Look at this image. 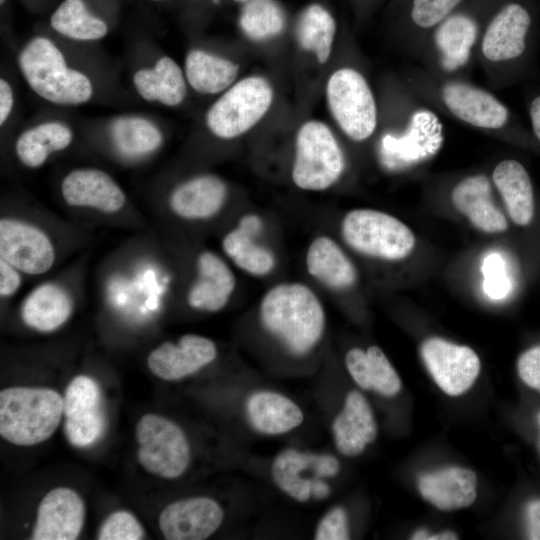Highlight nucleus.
I'll use <instances>...</instances> for the list:
<instances>
[{"mask_svg":"<svg viewBox=\"0 0 540 540\" xmlns=\"http://www.w3.org/2000/svg\"><path fill=\"white\" fill-rule=\"evenodd\" d=\"M265 329L294 354L309 352L321 339L325 314L315 293L302 283L272 287L260 304Z\"/></svg>","mask_w":540,"mask_h":540,"instance_id":"f257e3e1","label":"nucleus"},{"mask_svg":"<svg viewBox=\"0 0 540 540\" xmlns=\"http://www.w3.org/2000/svg\"><path fill=\"white\" fill-rule=\"evenodd\" d=\"M63 415V397L45 387L14 386L0 391V434L18 446L50 438Z\"/></svg>","mask_w":540,"mask_h":540,"instance_id":"f03ea898","label":"nucleus"},{"mask_svg":"<svg viewBox=\"0 0 540 540\" xmlns=\"http://www.w3.org/2000/svg\"><path fill=\"white\" fill-rule=\"evenodd\" d=\"M18 64L31 89L59 105H78L92 95L90 80L68 68L62 52L47 38L31 40L20 52Z\"/></svg>","mask_w":540,"mask_h":540,"instance_id":"7ed1b4c3","label":"nucleus"},{"mask_svg":"<svg viewBox=\"0 0 540 540\" xmlns=\"http://www.w3.org/2000/svg\"><path fill=\"white\" fill-rule=\"evenodd\" d=\"M342 150L330 128L316 120L298 130L292 179L297 187L322 191L332 186L344 170Z\"/></svg>","mask_w":540,"mask_h":540,"instance_id":"20e7f679","label":"nucleus"},{"mask_svg":"<svg viewBox=\"0 0 540 540\" xmlns=\"http://www.w3.org/2000/svg\"><path fill=\"white\" fill-rule=\"evenodd\" d=\"M342 236L355 251L385 260H400L414 248L412 231L397 218L372 209H355L342 221Z\"/></svg>","mask_w":540,"mask_h":540,"instance_id":"39448f33","label":"nucleus"},{"mask_svg":"<svg viewBox=\"0 0 540 540\" xmlns=\"http://www.w3.org/2000/svg\"><path fill=\"white\" fill-rule=\"evenodd\" d=\"M272 101L273 89L265 78H243L210 107L206 114V124L219 138H236L249 131L264 117Z\"/></svg>","mask_w":540,"mask_h":540,"instance_id":"423d86ee","label":"nucleus"},{"mask_svg":"<svg viewBox=\"0 0 540 540\" xmlns=\"http://www.w3.org/2000/svg\"><path fill=\"white\" fill-rule=\"evenodd\" d=\"M136 439L137 459L149 473L174 479L186 471L190 445L176 423L157 414H145L137 423Z\"/></svg>","mask_w":540,"mask_h":540,"instance_id":"0eeeda50","label":"nucleus"},{"mask_svg":"<svg viewBox=\"0 0 540 540\" xmlns=\"http://www.w3.org/2000/svg\"><path fill=\"white\" fill-rule=\"evenodd\" d=\"M331 114L341 130L355 141L369 138L377 125L372 91L356 70L342 68L329 78L326 87Z\"/></svg>","mask_w":540,"mask_h":540,"instance_id":"6e6552de","label":"nucleus"},{"mask_svg":"<svg viewBox=\"0 0 540 540\" xmlns=\"http://www.w3.org/2000/svg\"><path fill=\"white\" fill-rule=\"evenodd\" d=\"M421 356L436 384L451 396L466 392L480 372L479 357L470 347L438 337L423 342Z\"/></svg>","mask_w":540,"mask_h":540,"instance_id":"1a4fd4ad","label":"nucleus"},{"mask_svg":"<svg viewBox=\"0 0 540 540\" xmlns=\"http://www.w3.org/2000/svg\"><path fill=\"white\" fill-rule=\"evenodd\" d=\"M63 416L64 431L73 446H90L101 436L105 417L100 388L94 379L79 375L69 383L63 397Z\"/></svg>","mask_w":540,"mask_h":540,"instance_id":"9d476101","label":"nucleus"},{"mask_svg":"<svg viewBox=\"0 0 540 540\" xmlns=\"http://www.w3.org/2000/svg\"><path fill=\"white\" fill-rule=\"evenodd\" d=\"M0 257L21 273L41 275L54 264L55 250L40 228L16 219L0 220Z\"/></svg>","mask_w":540,"mask_h":540,"instance_id":"9b49d317","label":"nucleus"},{"mask_svg":"<svg viewBox=\"0 0 540 540\" xmlns=\"http://www.w3.org/2000/svg\"><path fill=\"white\" fill-rule=\"evenodd\" d=\"M221 506L209 497H191L167 505L159 515V527L167 540H203L221 525Z\"/></svg>","mask_w":540,"mask_h":540,"instance_id":"f8f14e48","label":"nucleus"},{"mask_svg":"<svg viewBox=\"0 0 540 540\" xmlns=\"http://www.w3.org/2000/svg\"><path fill=\"white\" fill-rule=\"evenodd\" d=\"M84 518L85 505L79 494L67 487L54 488L39 503L31 539H77Z\"/></svg>","mask_w":540,"mask_h":540,"instance_id":"ddd939ff","label":"nucleus"},{"mask_svg":"<svg viewBox=\"0 0 540 540\" xmlns=\"http://www.w3.org/2000/svg\"><path fill=\"white\" fill-rule=\"evenodd\" d=\"M217 355L215 343L195 334L183 335L177 343L164 342L147 357L149 370L163 380H178L211 363Z\"/></svg>","mask_w":540,"mask_h":540,"instance_id":"4468645a","label":"nucleus"},{"mask_svg":"<svg viewBox=\"0 0 540 540\" xmlns=\"http://www.w3.org/2000/svg\"><path fill=\"white\" fill-rule=\"evenodd\" d=\"M64 201L73 207H88L104 213H115L125 204L126 196L106 172L94 168L76 169L61 183Z\"/></svg>","mask_w":540,"mask_h":540,"instance_id":"2eb2a0df","label":"nucleus"},{"mask_svg":"<svg viewBox=\"0 0 540 540\" xmlns=\"http://www.w3.org/2000/svg\"><path fill=\"white\" fill-rule=\"evenodd\" d=\"M530 26V14L522 5L507 4L485 32L482 40L484 56L496 62L518 59L526 51Z\"/></svg>","mask_w":540,"mask_h":540,"instance_id":"dca6fc26","label":"nucleus"},{"mask_svg":"<svg viewBox=\"0 0 540 540\" xmlns=\"http://www.w3.org/2000/svg\"><path fill=\"white\" fill-rule=\"evenodd\" d=\"M445 105L460 120L487 129L503 127L509 118L507 108L485 90L466 83H449L443 87Z\"/></svg>","mask_w":540,"mask_h":540,"instance_id":"f3484780","label":"nucleus"},{"mask_svg":"<svg viewBox=\"0 0 540 540\" xmlns=\"http://www.w3.org/2000/svg\"><path fill=\"white\" fill-rule=\"evenodd\" d=\"M235 285V276L225 261L214 252L204 251L197 259V278L188 291V304L217 312L228 303Z\"/></svg>","mask_w":540,"mask_h":540,"instance_id":"a211bd4d","label":"nucleus"},{"mask_svg":"<svg viewBox=\"0 0 540 540\" xmlns=\"http://www.w3.org/2000/svg\"><path fill=\"white\" fill-rule=\"evenodd\" d=\"M227 188L214 175H201L178 185L169 197L173 213L187 220H203L216 215L224 205Z\"/></svg>","mask_w":540,"mask_h":540,"instance_id":"6ab92c4d","label":"nucleus"},{"mask_svg":"<svg viewBox=\"0 0 540 540\" xmlns=\"http://www.w3.org/2000/svg\"><path fill=\"white\" fill-rule=\"evenodd\" d=\"M452 202L484 232H503L508 227L505 216L492 201L491 184L485 175L469 176L459 182L452 191Z\"/></svg>","mask_w":540,"mask_h":540,"instance_id":"aec40b11","label":"nucleus"},{"mask_svg":"<svg viewBox=\"0 0 540 540\" xmlns=\"http://www.w3.org/2000/svg\"><path fill=\"white\" fill-rule=\"evenodd\" d=\"M476 474L468 469L449 467L419 479L422 496L443 511L464 508L476 499Z\"/></svg>","mask_w":540,"mask_h":540,"instance_id":"412c9836","label":"nucleus"},{"mask_svg":"<svg viewBox=\"0 0 540 540\" xmlns=\"http://www.w3.org/2000/svg\"><path fill=\"white\" fill-rule=\"evenodd\" d=\"M73 301L66 288L48 282L34 288L24 299L21 317L24 323L40 332H51L70 317Z\"/></svg>","mask_w":540,"mask_h":540,"instance_id":"4be33fe9","label":"nucleus"},{"mask_svg":"<svg viewBox=\"0 0 540 540\" xmlns=\"http://www.w3.org/2000/svg\"><path fill=\"white\" fill-rule=\"evenodd\" d=\"M493 181L514 223L527 226L533 219L535 202L530 176L518 161L507 159L495 167Z\"/></svg>","mask_w":540,"mask_h":540,"instance_id":"5701e85b","label":"nucleus"},{"mask_svg":"<svg viewBox=\"0 0 540 540\" xmlns=\"http://www.w3.org/2000/svg\"><path fill=\"white\" fill-rule=\"evenodd\" d=\"M260 227L258 217L245 216L239 226L228 232L222 240V248L226 255L240 269L255 276L270 273L275 265L273 254L252 238Z\"/></svg>","mask_w":540,"mask_h":540,"instance_id":"b1692460","label":"nucleus"},{"mask_svg":"<svg viewBox=\"0 0 540 540\" xmlns=\"http://www.w3.org/2000/svg\"><path fill=\"white\" fill-rule=\"evenodd\" d=\"M308 273L325 286L334 290L351 287L356 271L338 244L327 236L317 237L306 254Z\"/></svg>","mask_w":540,"mask_h":540,"instance_id":"393cba45","label":"nucleus"},{"mask_svg":"<svg viewBox=\"0 0 540 540\" xmlns=\"http://www.w3.org/2000/svg\"><path fill=\"white\" fill-rule=\"evenodd\" d=\"M247 414L256 430L270 435L286 433L303 421V413L295 402L272 391L252 394L247 401Z\"/></svg>","mask_w":540,"mask_h":540,"instance_id":"a878e982","label":"nucleus"},{"mask_svg":"<svg viewBox=\"0 0 540 540\" xmlns=\"http://www.w3.org/2000/svg\"><path fill=\"white\" fill-rule=\"evenodd\" d=\"M134 85L142 98L159 101L167 106L179 105L186 95L183 73L176 62L162 57L152 69H140L133 77Z\"/></svg>","mask_w":540,"mask_h":540,"instance_id":"bb28decb","label":"nucleus"},{"mask_svg":"<svg viewBox=\"0 0 540 540\" xmlns=\"http://www.w3.org/2000/svg\"><path fill=\"white\" fill-rule=\"evenodd\" d=\"M238 72L237 64L202 50H192L186 56V78L202 94L222 92L234 82Z\"/></svg>","mask_w":540,"mask_h":540,"instance_id":"cd10ccee","label":"nucleus"},{"mask_svg":"<svg viewBox=\"0 0 540 540\" xmlns=\"http://www.w3.org/2000/svg\"><path fill=\"white\" fill-rule=\"evenodd\" d=\"M476 36L477 25L467 15L456 14L444 20L435 33L443 68L452 71L463 66L469 59Z\"/></svg>","mask_w":540,"mask_h":540,"instance_id":"c85d7f7f","label":"nucleus"},{"mask_svg":"<svg viewBox=\"0 0 540 540\" xmlns=\"http://www.w3.org/2000/svg\"><path fill=\"white\" fill-rule=\"evenodd\" d=\"M72 137L71 130L62 123H42L20 135L16 142V153L25 166L37 168L45 163L51 153L67 148Z\"/></svg>","mask_w":540,"mask_h":540,"instance_id":"c756f323","label":"nucleus"},{"mask_svg":"<svg viewBox=\"0 0 540 540\" xmlns=\"http://www.w3.org/2000/svg\"><path fill=\"white\" fill-rule=\"evenodd\" d=\"M336 31L332 15L321 5L312 4L300 15L296 37L300 47L312 52L318 62L326 63L331 54Z\"/></svg>","mask_w":540,"mask_h":540,"instance_id":"7c9ffc66","label":"nucleus"},{"mask_svg":"<svg viewBox=\"0 0 540 540\" xmlns=\"http://www.w3.org/2000/svg\"><path fill=\"white\" fill-rule=\"evenodd\" d=\"M316 454L295 449L280 452L272 465L276 485L298 502H306L311 496V479L302 477L303 471L313 469Z\"/></svg>","mask_w":540,"mask_h":540,"instance_id":"2f4dec72","label":"nucleus"},{"mask_svg":"<svg viewBox=\"0 0 540 540\" xmlns=\"http://www.w3.org/2000/svg\"><path fill=\"white\" fill-rule=\"evenodd\" d=\"M50 23L58 33L76 40H97L108 31L106 23L90 14L82 0L63 1Z\"/></svg>","mask_w":540,"mask_h":540,"instance_id":"473e14b6","label":"nucleus"},{"mask_svg":"<svg viewBox=\"0 0 540 540\" xmlns=\"http://www.w3.org/2000/svg\"><path fill=\"white\" fill-rule=\"evenodd\" d=\"M113 142L126 156L149 154L162 143L160 130L149 120L141 117H122L111 128Z\"/></svg>","mask_w":540,"mask_h":540,"instance_id":"72a5a7b5","label":"nucleus"},{"mask_svg":"<svg viewBox=\"0 0 540 540\" xmlns=\"http://www.w3.org/2000/svg\"><path fill=\"white\" fill-rule=\"evenodd\" d=\"M285 22L283 10L272 0L246 2L239 20L244 34L254 41H264L279 35Z\"/></svg>","mask_w":540,"mask_h":540,"instance_id":"f704fd0d","label":"nucleus"},{"mask_svg":"<svg viewBox=\"0 0 540 540\" xmlns=\"http://www.w3.org/2000/svg\"><path fill=\"white\" fill-rule=\"evenodd\" d=\"M371 387L384 396H394L401 389V380L383 351L370 346L367 351Z\"/></svg>","mask_w":540,"mask_h":540,"instance_id":"c9c22d12","label":"nucleus"},{"mask_svg":"<svg viewBox=\"0 0 540 540\" xmlns=\"http://www.w3.org/2000/svg\"><path fill=\"white\" fill-rule=\"evenodd\" d=\"M481 270L486 295L492 300L504 299L511 291V282L503 257L497 252L489 253L483 259Z\"/></svg>","mask_w":540,"mask_h":540,"instance_id":"e433bc0d","label":"nucleus"},{"mask_svg":"<svg viewBox=\"0 0 540 540\" xmlns=\"http://www.w3.org/2000/svg\"><path fill=\"white\" fill-rule=\"evenodd\" d=\"M144 536V529L137 518L128 511H115L101 524L99 540H139Z\"/></svg>","mask_w":540,"mask_h":540,"instance_id":"4c0bfd02","label":"nucleus"},{"mask_svg":"<svg viewBox=\"0 0 540 540\" xmlns=\"http://www.w3.org/2000/svg\"><path fill=\"white\" fill-rule=\"evenodd\" d=\"M342 412L358 427L367 444L375 440L377 425L371 408L361 393H348Z\"/></svg>","mask_w":540,"mask_h":540,"instance_id":"58836bf2","label":"nucleus"},{"mask_svg":"<svg viewBox=\"0 0 540 540\" xmlns=\"http://www.w3.org/2000/svg\"><path fill=\"white\" fill-rule=\"evenodd\" d=\"M332 429L336 446L342 454L355 456L364 450L367 443L360 430L343 412L334 419Z\"/></svg>","mask_w":540,"mask_h":540,"instance_id":"ea45409f","label":"nucleus"},{"mask_svg":"<svg viewBox=\"0 0 540 540\" xmlns=\"http://www.w3.org/2000/svg\"><path fill=\"white\" fill-rule=\"evenodd\" d=\"M461 0H414L411 16L414 23L428 28L441 22Z\"/></svg>","mask_w":540,"mask_h":540,"instance_id":"a19ab883","label":"nucleus"},{"mask_svg":"<svg viewBox=\"0 0 540 540\" xmlns=\"http://www.w3.org/2000/svg\"><path fill=\"white\" fill-rule=\"evenodd\" d=\"M314 538L317 540L349 539V528L345 510L341 507H335L327 512L318 523Z\"/></svg>","mask_w":540,"mask_h":540,"instance_id":"79ce46f5","label":"nucleus"},{"mask_svg":"<svg viewBox=\"0 0 540 540\" xmlns=\"http://www.w3.org/2000/svg\"><path fill=\"white\" fill-rule=\"evenodd\" d=\"M517 369L525 384L540 391V346L525 351L518 359Z\"/></svg>","mask_w":540,"mask_h":540,"instance_id":"37998d69","label":"nucleus"},{"mask_svg":"<svg viewBox=\"0 0 540 540\" xmlns=\"http://www.w3.org/2000/svg\"><path fill=\"white\" fill-rule=\"evenodd\" d=\"M345 362L356 384L364 390L371 389L367 353L362 349L353 348L346 354Z\"/></svg>","mask_w":540,"mask_h":540,"instance_id":"c03bdc74","label":"nucleus"},{"mask_svg":"<svg viewBox=\"0 0 540 540\" xmlns=\"http://www.w3.org/2000/svg\"><path fill=\"white\" fill-rule=\"evenodd\" d=\"M20 271L8 262L0 259V294L2 297H10L21 286Z\"/></svg>","mask_w":540,"mask_h":540,"instance_id":"a18cd8bd","label":"nucleus"},{"mask_svg":"<svg viewBox=\"0 0 540 540\" xmlns=\"http://www.w3.org/2000/svg\"><path fill=\"white\" fill-rule=\"evenodd\" d=\"M340 469L339 461L327 454L316 455L313 471L316 477H332L335 476Z\"/></svg>","mask_w":540,"mask_h":540,"instance_id":"49530a36","label":"nucleus"},{"mask_svg":"<svg viewBox=\"0 0 540 540\" xmlns=\"http://www.w3.org/2000/svg\"><path fill=\"white\" fill-rule=\"evenodd\" d=\"M528 538L540 540V500L531 501L527 506Z\"/></svg>","mask_w":540,"mask_h":540,"instance_id":"de8ad7c7","label":"nucleus"},{"mask_svg":"<svg viewBox=\"0 0 540 540\" xmlns=\"http://www.w3.org/2000/svg\"><path fill=\"white\" fill-rule=\"evenodd\" d=\"M13 106V93L10 85L4 79L0 80V124L8 118Z\"/></svg>","mask_w":540,"mask_h":540,"instance_id":"09e8293b","label":"nucleus"},{"mask_svg":"<svg viewBox=\"0 0 540 540\" xmlns=\"http://www.w3.org/2000/svg\"><path fill=\"white\" fill-rule=\"evenodd\" d=\"M529 115L533 134L540 142V95L533 98L529 106Z\"/></svg>","mask_w":540,"mask_h":540,"instance_id":"8fccbe9b","label":"nucleus"},{"mask_svg":"<svg viewBox=\"0 0 540 540\" xmlns=\"http://www.w3.org/2000/svg\"><path fill=\"white\" fill-rule=\"evenodd\" d=\"M330 493L328 484L318 478L311 479V495L316 499H324Z\"/></svg>","mask_w":540,"mask_h":540,"instance_id":"3c124183","label":"nucleus"},{"mask_svg":"<svg viewBox=\"0 0 540 540\" xmlns=\"http://www.w3.org/2000/svg\"><path fill=\"white\" fill-rule=\"evenodd\" d=\"M455 539H458V537L455 533L451 531H444V532L429 536V540H455Z\"/></svg>","mask_w":540,"mask_h":540,"instance_id":"603ef678","label":"nucleus"},{"mask_svg":"<svg viewBox=\"0 0 540 540\" xmlns=\"http://www.w3.org/2000/svg\"><path fill=\"white\" fill-rule=\"evenodd\" d=\"M431 534H429L427 532V530L425 529H419L417 530L411 537V539H415V540H426V539H429V536Z\"/></svg>","mask_w":540,"mask_h":540,"instance_id":"864d4df0","label":"nucleus"},{"mask_svg":"<svg viewBox=\"0 0 540 540\" xmlns=\"http://www.w3.org/2000/svg\"><path fill=\"white\" fill-rule=\"evenodd\" d=\"M234 1H236V2H245L246 3V2H249V1H252V0H234Z\"/></svg>","mask_w":540,"mask_h":540,"instance_id":"5fc2aeb1","label":"nucleus"},{"mask_svg":"<svg viewBox=\"0 0 540 540\" xmlns=\"http://www.w3.org/2000/svg\"><path fill=\"white\" fill-rule=\"evenodd\" d=\"M537 418H538V422L540 424V413L538 414Z\"/></svg>","mask_w":540,"mask_h":540,"instance_id":"6e6d98bb","label":"nucleus"},{"mask_svg":"<svg viewBox=\"0 0 540 540\" xmlns=\"http://www.w3.org/2000/svg\"><path fill=\"white\" fill-rule=\"evenodd\" d=\"M5 0H0L1 3H4Z\"/></svg>","mask_w":540,"mask_h":540,"instance_id":"4d7b16f0","label":"nucleus"},{"mask_svg":"<svg viewBox=\"0 0 540 540\" xmlns=\"http://www.w3.org/2000/svg\"><path fill=\"white\" fill-rule=\"evenodd\" d=\"M155 1H158V0H155Z\"/></svg>","mask_w":540,"mask_h":540,"instance_id":"13d9d810","label":"nucleus"}]
</instances>
